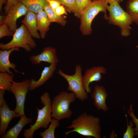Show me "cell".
<instances>
[{"label": "cell", "instance_id": "1", "mask_svg": "<svg viewBox=\"0 0 138 138\" xmlns=\"http://www.w3.org/2000/svg\"><path fill=\"white\" fill-rule=\"evenodd\" d=\"M67 129L73 128L71 131L65 132V137L72 132H76L81 135L93 137L95 138L101 137V128L100 118L84 112L73 120Z\"/></svg>", "mask_w": 138, "mask_h": 138}, {"label": "cell", "instance_id": "2", "mask_svg": "<svg viewBox=\"0 0 138 138\" xmlns=\"http://www.w3.org/2000/svg\"><path fill=\"white\" fill-rule=\"evenodd\" d=\"M107 8L109 12L108 23L118 26L120 29V34L127 37L130 34V25L133 21L129 14L124 10L117 2L113 1L108 3Z\"/></svg>", "mask_w": 138, "mask_h": 138}, {"label": "cell", "instance_id": "3", "mask_svg": "<svg viewBox=\"0 0 138 138\" xmlns=\"http://www.w3.org/2000/svg\"><path fill=\"white\" fill-rule=\"evenodd\" d=\"M43 106L41 109L37 108L38 116L35 123L30 125V128L25 129L24 133L25 138H32L35 131L40 128L47 129L52 119L51 100L49 93L45 92L40 97Z\"/></svg>", "mask_w": 138, "mask_h": 138}, {"label": "cell", "instance_id": "4", "mask_svg": "<svg viewBox=\"0 0 138 138\" xmlns=\"http://www.w3.org/2000/svg\"><path fill=\"white\" fill-rule=\"evenodd\" d=\"M76 98L73 92L65 91H61L54 97L51 102L52 118L59 121L70 118L72 112L70 105L75 101Z\"/></svg>", "mask_w": 138, "mask_h": 138}, {"label": "cell", "instance_id": "5", "mask_svg": "<svg viewBox=\"0 0 138 138\" xmlns=\"http://www.w3.org/2000/svg\"><path fill=\"white\" fill-rule=\"evenodd\" d=\"M108 5V4L101 0L93 1L84 11L80 18V30L83 35H88L91 34L92 21L99 13H104V18L108 20V17L107 14V6Z\"/></svg>", "mask_w": 138, "mask_h": 138}, {"label": "cell", "instance_id": "6", "mask_svg": "<svg viewBox=\"0 0 138 138\" xmlns=\"http://www.w3.org/2000/svg\"><path fill=\"white\" fill-rule=\"evenodd\" d=\"M32 37L26 26L23 24L15 32L10 41L5 44L0 43V48L2 50H4L14 48H22L26 51L29 52L37 46Z\"/></svg>", "mask_w": 138, "mask_h": 138}, {"label": "cell", "instance_id": "7", "mask_svg": "<svg viewBox=\"0 0 138 138\" xmlns=\"http://www.w3.org/2000/svg\"><path fill=\"white\" fill-rule=\"evenodd\" d=\"M57 73L66 80L68 85L67 89L74 93L76 98L83 102L88 98V93L83 84L82 69L80 65L76 66L75 72L73 75L66 74L60 69Z\"/></svg>", "mask_w": 138, "mask_h": 138}, {"label": "cell", "instance_id": "8", "mask_svg": "<svg viewBox=\"0 0 138 138\" xmlns=\"http://www.w3.org/2000/svg\"><path fill=\"white\" fill-rule=\"evenodd\" d=\"M31 79H27L21 82L13 80L12 82L10 91L15 97L16 105L15 109L20 117L25 116L24 113V104L27 93L29 90Z\"/></svg>", "mask_w": 138, "mask_h": 138}, {"label": "cell", "instance_id": "9", "mask_svg": "<svg viewBox=\"0 0 138 138\" xmlns=\"http://www.w3.org/2000/svg\"><path fill=\"white\" fill-rule=\"evenodd\" d=\"M28 11L26 6L21 3L18 2L16 5L12 6L5 16L4 20L0 24L5 23L10 30L15 32L17 29L16 21L17 19L25 15Z\"/></svg>", "mask_w": 138, "mask_h": 138}, {"label": "cell", "instance_id": "10", "mask_svg": "<svg viewBox=\"0 0 138 138\" xmlns=\"http://www.w3.org/2000/svg\"><path fill=\"white\" fill-rule=\"evenodd\" d=\"M107 70L103 66H94L86 69L83 76L84 87L87 93H90L91 88L90 84L93 82H99L102 79V75L106 74Z\"/></svg>", "mask_w": 138, "mask_h": 138}, {"label": "cell", "instance_id": "11", "mask_svg": "<svg viewBox=\"0 0 138 138\" xmlns=\"http://www.w3.org/2000/svg\"><path fill=\"white\" fill-rule=\"evenodd\" d=\"M31 62L33 64L37 65L42 62L50 63L57 64L59 60L56 54V50L52 47H47L44 48L42 51L36 55H32L29 57Z\"/></svg>", "mask_w": 138, "mask_h": 138}, {"label": "cell", "instance_id": "12", "mask_svg": "<svg viewBox=\"0 0 138 138\" xmlns=\"http://www.w3.org/2000/svg\"><path fill=\"white\" fill-rule=\"evenodd\" d=\"M20 115L15 110H11L5 100L0 107V135L2 138L6 133L7 129L11 120L14 118L19 117Z\"/></svg>", "mask_w": 138, "mask_h": 138}, {"label": "cell", "instance_id": "13", "mask_svg": "<svg viewBox=\"0 0 138 138\" xmlns=\"http://www.w3.org/2000/svg\"><path fill=\"white\" fill-rule=\"evenodd\" d=\"M91 96L94 100L93 105L97 110H102L105 112L108 110L109 108L106 102L108 94L104 86L98 85H95Z\"/></svg>", "mask_w": 138, "mask_h": 138}, {"label": "cell", "instance_id": "14", "mask_svg": "<svg viewBox=\"0 0 138 138\" xmlns=\"http://www.w3.org/2000/svg\"><path fill=\"white\" fill-rule=\"evenodd\" d=\"M15 51H20L19 48H14L9 50L5 49L0 51L1 72H6L9 74L14 75L13 72L10 70V68H12L16 72L20 73L16 69V64L13 63H11L9 60V56L10 54L12 52Z\"/></svg>", "mask_w": 138, "mask_h": 138}, {"label": "cell", "instance_id": "15", "mask_svg": "<svg viewBox=\"0 0 138 138\" xmlns=\"http://www.w3.org/2000/svg\"><path fill=\"white\" fill-rule=\"evenodd\" d=\"M57 66V64H50L49 66L44 67L38 80L36 81L34 79H31L29 90H32L38 88L52 77L56 69Z\"/></svg>", "mask_w": 138, "mask_h": 138}, {"label": "cell", "instance_id": "16", "mask_svg": "<svg viewBox=\"0 0 138 138\" xmlns=\"http://www.w3.org/2000/svg\"><path fill=\"white\" fill-rule=\"evenodd\" d=\"M21 22L26 26L32 37L37 39L41 38L38 32L36 13L28 10Z\"/></svg>", "mask_w": 138, "mask_h": 138}, {"label": "cell", "instance_id": "17", "mask_svg": "<svg viewBox=\"0 0 138 138\" xmlns=\"http://www.w3.org/2000/svg\"><path fill=\"white\" fill-rule=\"evenodd\" d=\"M36 19L38 30L40 32L41 38L43 39L49 30L51 22L43 10L36 13Z\"/></svg>", "mask_w": 138, "mask_h": 138}, {"label": "cell", "instance_id": "18", "mask_svg": "<svg viewBox=\"0 0 138 138\" xmlns=\"http://www.w3.org/2000/svg\"><path fill=\"white\" fill-rule=\"evenodd\" d=\"M17 123L9 129L2 138H17L23 128L27 124L32 122L31 118H27L25 116H21Z\"/></svg>", "mask_w": 138, "mask_h": 138}, {"label": "cell", "instance_id": "19", "mask_svg": "<svg viewBox=\"0 0 138 138\" xmlns=\"http://www.w3.org/2000/svg\"><path fill=\"white\" fill-rule=\"evenodd\" d=\"M27 8L28 10L36 13L43 10L44 7L48 3L46 0H17Z\"/></svg>", "mask_w": 138, "mask_h": 138}, {"label": "cell", "instance_id": "20", "mask_svg": "<svg viewBox=\"0 0 138 138\" xmlns=\"http://www.w3.org/2000/svg\"><path fill=\"white\" fill-rule=\"evenodd\" d=\"M43 10L47 13L48 17L51 22H55L62 26H65L66 23L65 16L58 15L50 6L49 4L43 7Z\"/></svg>", "mask_w": 138, "mask_h": 138}, {"label": "cell", "instance_id": "21", "mask_svg": "<svg viewBox=\"0 0 138 138\" xmlns=\"http://www.w3.org/2000/svg\"><path fill=\"white\" fill-rule=\"evenodd\" d=\"M126 12L133 22L138 25V0H129L126 4Z\"/></svg>", "mask_w": 138, "mask_h": 138}, {"label": "cell", "instance_id": "22", "mask_svg": "<svg viewBox=\"0 0 138 138\" xmlns=\"http://www.w3.org/2000/svg\"><path fill=\"white\" fill-rule=\"evenodd\" d=\"M14 75L6 72L0 73V89L10 91Z\"/></svg>", "mask_w": 138, "mask_h": 138}, {"label": "cell", "instance_id": "23", "mask_svg": "<svg viewBox=\"0 0 138 138\" xmlns=\"http://www.w3.org/2000/svg\"><path fill=\"white\" fill-rule=\"evenodd\" d=\"M59 120L53 118L51 124L48 129L43 132H40L39 135L42 138H55V131L56 128L60 125Z\"/></svg>", "mask_w": 138, "mask_h": 138}, {"label": "cell", "instance_id": "24", "mask_svg": "<svg viewBox=\"0 0 138 138\" xmlns=\"http://www.w3.org/2000/svg\"><path fill=\"white\" fill-rule=\"evenodd\" d=\"M75 6L73 13L77 18H80L84 11L91 4V0H75Z\"/></svg>", "mask_w": 138, "mask_h": 138}, {"label": "cell", "instance_id": "25", "mask_svg": "<svg viewBox=\"0 0 138 138\" xmlns=\"http://www.w3.org/2000/svg\"><path fill=\"white\" fill-rule=\"evenodd\" d=\"M126 118L127 127L125 132L123 133V138H133L135 135V132L133 127L134 123L132 120H130L128 123L127 115H125Z\"/></svg>", "mask_w": 138, "mask_h": 138}, {"label": "cell", "instance_id": "26", "mask_svg": "<svg viewBox=\"0 0 138 138\" xmlns=\"http://www.w3.org/2000/svg\"><path fill=\"white\" fill-rule=\"evenodd\" d=\"M56 0L65 7L67 11L73 13L75 6V0Z\"/></svg>", "mask_w": 138, "mask_h": 138}, {"label": "cell", "instance_id": "27", "mask_svg": "<svg viewBox=\"0 0 138 138\" xmlns=\"http://www.w3.org/2000/svg\"><path fill=\"white\" fill-rule=\"evenodd\" d=\"M14 32L11 31L5 23L0 24V38L7 36H13Z\"/></svg>", "mask_w": 138, "mask_h": 138}, {"label": "cell", "instance_id": "28", "mask_svg": "<svg viewBox=\"0 0 138 138\" xmlns=\"http://www.w3.org/2000/svg\"><path fill=\"white\" fill-rule=\"evenodd\" d=\"M127 113L132 119V120L135 124V127L134 128L135 135H138V119L135 115L133 109V105H130L129 108L127 111Z\"/></svg>", "mask_w": 138, "mask_h": 138}, {"label": "cell", "instance_id": "29", "mask_svg": "<svg viewBox=\"0 0 138 138\" xmlns=\"http://www.w3.org/2000/svg\"><path fill=\"white\" fill-rule=\"evenodd\" d=\"M55 13L58 15L63 16L67 15V11L65 7L62 5H60L54 10Z\"/></svg>", "mask_w": 138, "mask_h": 138}, {"label": "cell", "instance_id": "30", "mask_svg": "<svg viewBox=\"0 0 138 138\" xmlns=\"http://www.w3.org/2000/svg\"><path fill=\"white\" fill-rule=\"evenodd\" d=\"M18 2L17 0H7L6 4L4 7L5 13H7L12 6L17 4Z\"/></svg>", "mask_w": 138, "mask_h": 138}, {"label": "cell", "instance_id": "31", "mask_svg": "<svg viewBox=\"0 0 138 138\" xmlns=\"http://www.w3.org/2000/svg\"><path fill=\"white\" fill-rule=\"evenodd\" d=\"M50 7L54 10L61 4L56 0H46Z\"/></svg>", "mask_w": 138, "mask_h": 138}, {"label": "cell", "instance_id": "32", "mask_svg": "<svg viewBox=\"0 0 138 138\" xmlns=\"http://www.w3.org/2000/svg\"><path fill=\"white\" fill-rule=\"evenodd\" d=\"M5 90L0 89V107L3 105L5 100L4 99V95Z\"/></svg>", "mask_w": 138, "mask_h": 138}, {"label": "cell", "instance_id": "33", "mask_svg": "<svg viewBox=\"0 0 138 138\" xmlns=\"http://www.w3.org/2000/svg\"><path fill=\"white\" fill-rule=\"evenodd\" d=\"M104 2L106 3L107 4H108L111 1H115L117 2L119 4L122 2L124 0H101Z\"/></svg>", "mask_w": 138, "mask_h": 138}, {"label": "cell", "instance_id": "34", "mask_svg": "<svg viewBox=\"0 0 138 138\" xmlns=\"http://www.w3.org/2000/svg\"><path fill=\"white\" fill-rule=\"evenodd\" d=\"M7 1V0H0V9L1 11H2V6Z\"/></svg>", "mask_w": 138, "mask_h": 138}, {"label": "cell", "instance_id": "35", "mask_svg": "<svg viewBox=\"0 0 138 138\" xmlns=\"http://www.w3.org/2000/svg\"><path fill=\"white\" fill-rule=\"evenodd\" d=\"M5 16L1 15L0 16V24L2 23L5 19Z\"/></svg>", "mask_w": 138, "mask_h": 138}, {"label": "cell", "instance_id": "36", "mask_svg": "<svg viewBox=\"0 0 138 138\" xmlns=\"http://www.w3.org/2000/svg\"><path fill=\"white\" fill-rule=\"evenodd\" d=\"M136 47L137 48H138V45L136 46Z\"/></svg>", "mask_w": 138, "mask_h": 138}, {"label": "cell", "instance_id": "37", "mask_svg": "<svg viewBox=\"0 0 138 138\" xmlns=\"http://www.w3.org/2000/svg\"><path fill=\"white\" fill-rule=\"evenodd\" d=\"M92 1H95V0H91Z\"/></svg>", "mask_w": 138, "mask_h": 138}]
</instances>
